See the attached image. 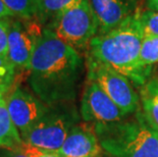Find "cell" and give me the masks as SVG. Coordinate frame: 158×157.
<instances>
[{"label":"cell","mask_w":158,"mask_h":157,"mask_svg":"<svg viewBox=\"0 0 158 157\" xmlns=\"http://www.w3.org/2000/svg\"><path fill=\"white\" fill-rule=\"evenodd\" d=\"M84 61L80 52L43 28L29 68L32 92L46 105L72 103L78 94Z\"/></svg>","instance_id":"cell-1"},{"label":"cell","mask_w":158,"mask_h":157,"mask_svg":"<svg viewBox=\"0 0 158 157\" xmlns=\"http://www.w3.org/2000/svg\"><path fill=\"white\" fill-rule=\"evenodd\" d=\"M140 13L136 12L111 31L96 35L90 42L87 55L122 73L138 87L150 79L152 71L140 58L144 38Z\"/></svg>","instance_id":"cell-2"},{"label":"cell","mask_w":158,"mask_h":157,"mask_svg":"<svg viewBox=\"0 0 158 157\" xmlns=\"http://www.w3.org/2000/svg\"><path fill=\"white\" fill-rule=\"evenodd\" d=\"M102 150L112 157H158V131L142 110L120 122L94 126Z\"/></svg>","instance_id":"cell-3"},{"label":"cell","mask_w":158,"mask_h":157,"mask_svg":"<svg viewBox=\"0 0 158 157\" xmlns=\"http://www.w3.org/2000/svg\"><path fill=\"white\" fill-rule=\"evenodd\" d=\"M78 122V111L72 103L49 106L46 114L22 136L23 141L38 149L57 152Z\"/></svg>","instance_id":"cell-4"},{"label":"cell","mask_w":158,"mask_h":157,"mask_svg":"<svg viewBox=\"0 0 158 157\" xmlns=\"http://www.w3.org/2000/svg\"><path fill=\"white\" fill-rule=\"evenodd\" d=\"M45 28L80 52L98 34V21L90 0H78Z\"/></svg>","instance_id":"cell-5"},{"label":"cell","mask_w":158,"mask_h":157,"mask_svg":"<svg viewBox=\"0 0 158 157\" xmlns=\"http://www.w3.org/2000/svg\"><path fill=\"white\" fill-rule=\"evenodd\" d=\"M87 80L95 82L126 115L141 110L140 95L127 76L87 56Z\"/></svg>","instance_id":"cell-6"},{"label":"cell","mask_w":158,"mask_h":157,"mask_svg":"<svg viewBox=\"0 0 158 157\" xmlns=\"http://www.w3.org/2000/svg\"><path fill=\"white\" fill-rule=\"evenodd\" d=\"M81 116L86 123L95 126L120 122L127 115L95 82L87 80L81 99Z\"/></svg>","instance_id":"cell-7"},{"label":"cell","mask_w":158,"mask_h":157,"mask_svg":"<svg viewBox=\"0 0 158 157\" xmlns=\"http://www.w3.org/2000/svg\"><path fill=\"white\" fill-rule=\"evenodd\" d=\"M32 21L12 18L8 33L7 59L15 68L29 71L42 30Z\"/></svg>","instance_id":"cell-8"},{"label":"cell","mask_w":158,"mask_h":157,"mask_svg":"<svg viewBox=\"0 0 158 157\" xmlns=\"http://www.w3.org/2000/svg\"><path fill=\"white\" fill-rule=\"evenodd\" d=\"M6 105L21 136L28 133L49 110L48 105L23 87H15L7 96Z\"/></svg>","instance_id":"cell-9"},{"label":"cell","mask_w":158,"mask_h":157,"mask_svg":"<svg viewBox=\"0 0 158 157\" xmlns=\"http://www.w3.org/2000/svg\"><path fill=\"white\" fill-rule=\"evenodd\" d=\"M90 2L98 21V34L115 29L138 12L137 0H90Z\"/></svg>","instance_id":"cell-10"},{"label":"cell","mask_w":158,"mask_h":157,"mask_svg":"<svg viewBox=\"0 0 158 157\" xmlns=\"http://www.w3.org/2000/svg\"><path fill=\"white\" fill-rule=\"evenodd\" d=\"M101 151L94 126L85 122L73 126L57 153L62 157H99Z\"/></svg>","instance_id":"cell-11"},{"label":"cell","mask_w":158,"mask_h":157,"mask_svg":"<svg viewBox=\"0 0 158 157\" xmlns=\"http://www.w3.org/2000/svg\"><path fill=\"white\" fill-rule=\"evenodd\" d=\"M140 101L147 121L158 131V78L149 79L141 87Z\"/></svg>","instance_id":"cell-12"},{"label":"cell","mask_w":158,"mask_h":157,"mask_svg":"<svg viewBox=\"0 0 158 157\" xmlns=\"http://www.w3.org/2000/svg\"><path fill=\"white\" fill-rule=\"evenodd\" d=\"M23 138L13 123L7 110V105H0V149H19Z\"/></svg>","instance_id":"cell-13"},{"label":"cell","mask_w":158,"mask_h":157,"mask_svg":"<svg viewBox=\"0 0 158 157\" xmlns=\"http://www.w3.org/2000/svg\"><path fill=\"white\" fill-rule=\"evenodd\" d=\"M77 1L78 0H37L36 19L40 25L47 27Z\"/></svg>","instance_id":"cell-14"},{"label":"cell","mask_w":158,"mask_h":157,"mask_svg":"<svg viewBox=\"0 0 158 157\" xmlns=\"http://www.w3.org/2000/svg\"><path fill=\"white\" fill-rule=\"evenodd\" d=\"M15 18L32 21L37 16V0H2Z\"/></svg>","instance_id":"cell-15"},{"label":"cell","mask_w":158,"mask_h":157,"mask_svg":"<svg viewBox=\"0 0 158 157\" xmlns=\"http://www.w3.org/2000/svg\"><path fill=\"white\" fill-rule=\"evenodd\" d=\"M140 58L148 68H152V66L158 62V37L144 35Z\"/></svg>","instance_id":"cell-16"},{"label":"cell","mask_w":158,"mask_h":157,"mask_svg":"<svg viewBox=\"0 0 158 157\" xmlns=\"http://www.w3.org/2000/svg\"><path fill=\"white\" fill-rule=\"evenodd\" d=\"M15 80V68L6 57L0 56V90L7 95Z\"/></svg>","instance_id":"cell-17"},{"label":"cell","mask_w":158,"mask_h":157,"mask_svg":"<svg viewBox=\"0 0 158 157\" xmlns=\"http://www.w3.org/2000/svg\"><path fill=\"white\" fill-rule=\"evenodd\" d=\"M140 22L144 35L158 37V11L147 9L141 12Z\"/></svg>","instance_id":"cell-18"},{"label":"cell","mask_w":158,"mask_h":157,"mask_svg":"<svg viewBox=\"0 0 158 157\" xmlns=\"http://www.w3.org/2000/svg\"><path fill=\"white\" fill-rule=\"evenodd\" d=\"M12 18H0V56L7 58L8 33Z\"/></svg>","instance_id":"cell-19"},{"label":"cell","mask_w":158,"mask_h":157,"mask_svg":"<svg viewBox=\"0 0 158 157\" xmlns=\"http://www.w3.org/2000/svg\"><path fill=\"white\" fill-rule=\"evenodd\" d=\"M28 154L30 157H62L59 153L52 152V151H46V150L38 149L36 147H33L31 145H28L26 143H23V145L19 148Z\"/></svg>","instance_id":"cell-20"},{"label":"cell","mask_w":158,"mask_h":157,"mask_svg":"<svg viewBox=\"0 0 158 157\" xmlns=\"http://www.w3.org/2000/svg\"><path fill=\"white\" fill-rule=\"evenodd\" d=\"M0 157H30L19 149H0Z\"/></svg>","instance_id":"cell-21"},{"label":"cell","mask_w":158,"mask_h":157,"mask_svg":"<svg viewBox=\"0 0 158 157\" xmlns=\"http://www.w3.org/2000/svg\"><path fill=\"white\" fill-rule=\"evenodd\" d=\"M0 18H15V15L6 7L2 0H0Z\"/></svg>","instance_id":"cell-22"},{"label":"cell","mask_w":158,"mask_h":157,"mask_svg":"<svg viewBox=\"0 0 158 157\" xmlns=\"http://www.w3.org/2000/svg\"><path fill=\"white\" fill-rule=\"evenodd\" d=\"M146 7L149 10L158 11V0H146Z\"/></svg>","instance_id":"cell-23"},{"label":"cell","mask_w":158,"mask_h":157,"mask_svg":"<svg viewBox=\"0 0 158 157\" xmlns=\"http://www.w3.org/2000/svg\"><path fill=\"white\" fill-rule=\"evenodd\" d=\"M6 99H7V95H6L5 93H3L1 90H0V105L5 104Z\"/></svg>","instance_id":"cell-24"},{"label":"cell","mask_w":158,"mask_h":157,"mask_svg":"<svg viewBox=\"0 0 158 157\" xmlns=\"http://www.w3.org/2000/svg\"><path fill=\"white\" fill-rule=\"evenodd\" d=\"M99 157H101V156H99Z\"/></svg>","instance_id":"cell-25"}]
</instances>
